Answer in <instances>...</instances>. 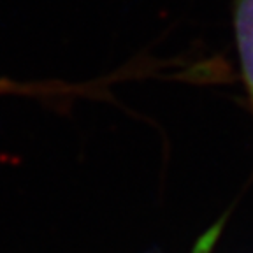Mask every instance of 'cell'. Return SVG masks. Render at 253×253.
I'll use <instances>...</instances> for the list:
<instances>
[{"label": "cell", "instance_id": "6da1fadb", "mask_svg": "<svg viewBox=\"0 0 253 253\" xmlns=\"http://www.w3.org/2000/svg\"><path fill=\"white\" fill-rule=\"evenodd\" d=\"M234 27L243 72L253 99V0H234Z\"/></svg>", "mask_w": 253, "mask_h": 253}]
</instances>
